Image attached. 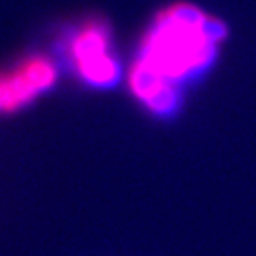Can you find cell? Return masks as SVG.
<instances>
[{"label":"cell","instance_id":"cell-1","mask_svg":"<svg viewBox=\"0 0 256 256\" xmlns=\"http://www.w3.org/2000/svg\"><path fill=\"white\" fill-rule=\"evenodd\" d=\"M226 25L192 4L160 11L144 32L128 84L144 108L168 118L180 110L184 91L214 66Z\"/></svg>","mask_w":256,"mask_h":256},{"label":"cell","instance_id":"cell-2","mask_svg":"<svg viewBox=\"0 0 256 256\" xmlns=\"http://www.w3.org/2000/svg\"><path fill=\"white\" fill-rule=\"evenodd\" d=\"M62 57L80 82L89 88H112L121 78L112 32L102 20H86L70 28L62 40Z\"/></svg>","mask_w":256,"mask_h":256},{"label":"cell","instance_id":"cell-3","mask_svg":"<svg viewBox=\"0 0 256 256\" xmlns=\"http://www.w3.org/2000/svg\"><path fill=\"white\" fill-rule=\"evenodd\" d=\"M57 80V64L46 56L22 59L0 73V112L20 110L48 91Z\"/></svg>","mask_w":256,"mask_h":256}]
</instances>
